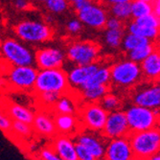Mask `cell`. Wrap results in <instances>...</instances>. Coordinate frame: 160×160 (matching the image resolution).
<instances>
[{"label":"cell","instance_id":"obj_45","mask_svg":"<svg viewBox=\"0 0 160 160\" xmlns=\"http://www.w3.org/2000/svg\"><path fill=\"white\" fill-rule=\"evenodd\" d=\"M152 160H160V151L152 157Z\"/></svg>","mask_w":160,"mask_h":160},{"label":"cell","instance_id":"obj_35","mask_svg":"<svg viewBox=\"0 0 160 160\" xmlns=\"http://www.w3.org/2000/svg\"><path fill=\"white\" fill-rule=\"evenodd\" d=\"M134 20L141 25L160 29V17L157 16L155 12H152V13L148 14V16L139 18L134 19Z\"/></svg>","mask_w":160,"mask_h":160},{"label":"cell","instance_id":"obj_5","mask_svg":"<svg viewBox=\"0 0 160 160\" xmlns=\"http://www.w3.org/2000/svg\"><path fill=\"white\" fill-rule=\"evenodd\" d=\"M70 90L67 72L63 68L38 69L34 90L36 94L42 92H58L64 94Z\"/></svg>","mask_w":160,"mask_h":160},{"label":"cell","instance_id":"obj_3","mask_svg":"<svg viewBox=\"0 0 160 160\" xmlns=\"http://www.w3.org/2000/svg\"><path fill=\"white\" fill-rule=\"evenodd\" d=\"M16 37L29 44H41L50 41L54 37V31L45 21L24 19L12 27Z\"/></svg>","mask_w":160,"mask_h":160},{"label":"cell","instance_id":"obj_16","mask_svg":"<svg viewBox=\"0 0 160 160\" xmlns=\"http://www.w3.org/2000/svg\"><path fill=\"white\" fill-rule=\"evenodd\" d=\"M105 159L108 160H132L134 153L128 136L108 140Z\"/></svg>","mask_w":160,"mask_h":160},{"label":"cell","instance_id":"obj_4","mask_svg":"<svg viewBox=\"0 0 160 160\" xmlns=\"http://www.w3.org/2000/svg\"><path fill=\"white\" fill-rule=\"evenodd\" d=\"M1 57L4 65L22 66L36 64V52L14 38H5L1 42Z\"/></svg>","mask_w":160,"mask_h":160},{"label":"cell","instance_id":"obj_8","mask_svg":"<svg viewBox=\"0 0 160 160\" xmlns=\"http://www.w3.org/2000/svg\"><path fill=\"white\" fill-rule=\"evenodd\" d=\"M130 132H138L158 126L160 109H152L132 104L125 110Z\"/></svg>","mask_w":160,"mask_h":160},{"label":"cell","instance_id":"obj_12","mask_svg":"<svg viewBox=\"0 0 160 160\" xmlns=\"http://www.w3.org/2000/svg\"><path fill=\"white\" fill-rule=\"evenodd\" d=\"M73 138L76 143H80L88 149L95 160L105 159L108 139L102 134V132L82 128Z\"/></svg>","mask_w":160,"mask_h":160},{"label":"cell","instance_id":"obj_26","mask_svg":"<svg viewBox=\"0 0 160 160\" xmlns=\"http://www.w3.org/2000/svg\"><path fill=\"white\" fill-rule=\"evenodd\" d=\"M35 133L32 124H28L22 121L13 120L11 132L7 134L12 140H26L28 141Z\"/></svg>","mask_w":160,"mask_h":160},{"label":"cell","instance_id":"obj_1","mask_svg":"<svg viewBox=\"0 0 160 160\" xmlns=\"http://www.w3.org/2000/svg\"><path fill=\"white\" fill-rule=\"evenodd\" d=\"M111 89L130 91L144 81L141 64L129 60L128 58L120 59L110 65Z\"/></svg>","mask_w":160,"mask_h":160},{"label":"cell","instance_id":"obj_44","mask_svg":"<svg viewBox=\"0 0 160 160\" xmlns=\"http://www.w3.org/2000/svg\"><path fill=\"white\" fill-rule=\"evenodd\" d=\"M153 5H154V12L160 17V0H154Z\"/></svg>","mask_w":160,"mask_h":160},{"label":"cell","instance_id":"obj_30","mask_svg":"<svg viewBox=\"0 0 160 160\" xmlns=\"http://www.w3.org/2000/svg\"><path fill=\"white\" fill-rule=\"evenodd\" d=\"M156 49V42L151 41L147 44L141 45L134 50L127 53V58L133 62H136L138 63H141L146 58L151 55L154 50Z\"/></svg>","mask_w":160,"mask_h":160},{"label":"cell","instance_id":"obj_40","mask_svg":"<svg viewBox=\"0 0 160 160\" xmlns=\"http://www.w3.org/2000/svg\"><path fill=\"white\" fill-rule=\"evenodd\" d=\"M76 152L78 160H95L90 151L80 143H76Z\"/></svg>","mask_w":160,"mask_h":160},{"label":"cell","instance_id":"obj_13","mask_svg":"<svg viewBox=\"0 0 160 160\" xmlns=\"http://www.w3.org/2000/svg\"><path fill=\"white\" fill-rule=\"evenodd\" d=\"M129 133L130 129L128 127L126 112L121 109L109 112L102 134L108 140H109L123 136H128Z\"/></svg>","mask_w":160,"mask_h":160},{"label":"cell","instance_id":"obj_42","mask_svg":"<svg viewBox=\"0 0 160 160\" xmlns=\"http://www.w3.org/2000/svg\"><path fill=\"white\" fill-rule=\"evenodd\" d=\"M13 6L18 11H27L31 8L30 0H14Z\"/></svg>","mask_w":160,"mask_h":160},{"label":"cell","instance_id":"obj_48","mask_svg":"<svg viewBox=\"0 0 160 160\" xmlns=\"http://www.w3.org/2000/svg\"><path fill=\"white\" fill-rule=\"evenodd\" d=\"M156 82H157V83H158V84L160 85V77H159V79H158V80L156 81Z\"/></svg>","mask_w":160,"mask_h":160},{"label":"cell","instance_id":"obj_49","mask_svg":"<svg viewBox=\"0 0 160 160\" xmlns=\"http://www.w3.org/2000/svg\"><path fill=\"white\" fill-rule=\"evenodd\" d=\"M157 128L160 129V120H159V123H158V126H157Z\"/></svg>","mask_w":160,"mask_h":160},{"label":"cell","instance_id":"obj_51","mask_svg":"<svg viewBox=\"0 0 160 160\" xmlns=\"http://www.w3.org/2000/svg\"><path fill=\"white\" fill-rule=\"evenodd\" d=\"M30 1H32V0H30Z\"/></svg>","mask_w":160,"mask_h":160},{"label":"cell","instance_id":"obj_32","mask_svg":"<svg viewBox=\"0 0 160 160\" xmlns=\"http://www.w3.org/2000/svg\"><path fill=\"white\" fill-rule=\"evenodd\" d=\"M122 103L123 101L121 100V98L117 94L113 93L111 90L108 94H106L103 97V99L100 101V104L108 112L120 109L122 108Z\"/></svg>","mask_w":160,"mask_h":160},{"label":"cell","instance_id":"obj_38","mask_svg":"<svg viewBox=\"0 0 160 160\" xmlns=\"http://www.w3.org/2000/svg\"><path fill=\"white\" fill-rule=\"evenodd\" d=\"M13 120L10 117V116L4 111H1V115H0V128L4 132L5 135H7L12 129Z\"/></svg>","mask_w":160,"mask_h":160},{"label":"cell","instance_id":"obj_24","mask_svg":"<svg viewBox=\"0 0 160 160\" xmlns=\"http://www.w3.org/2000/svg\"><path fill=\"white\" fill-rule=\"evenodd\" d=\"M126 31L143 38H146L154 42H157L160 38V29L141 25L137 23L134 19H132L127 23Z\"/></svg>","mask_w":160,"mask_h":160},{"label":"cell","instance_id":"obj_17","mask_svg":"<svg viewBox=\"0 0 160 160\" xmlns=\"http://www.w3.org/2000/svg\"><path fill=\"white\" fill-rule=\"evenodd\" d=\"M99 66H100L99 62L84 64V65L74 64L73 67H71L68 71H66L71 90L76 91L82 88V86L95 73Z\"/></svg>","mask_w":160,"mask_h":160},{"label":"cell","instance_id":"obj_34","mask_svg":"<svg viewBox=\"0 0 160 160\" xmlns=\"http://www.w3.org/2000/svg\"><path fill=\"white\" fill-rule=\"evenodd\" d=\"M43 5L49 12L54 14H62L71 6L68 0H46Z\"/></svg>","mask_w":160,"mask_h":160},{"label":"cell","instance_id":"obj_31","mask_svg":"<svg viewBox=\"0 0 160 160\" xmlns=\"http://www.w3.org/2000/svg\"><path fill=\"white\" fill-rule=\"evenodd\" d=\"M152 12H154L153 2L146 1V0H132V19H137L139 18L148 16Z\"/></svg>","mask_w":160,"mask_h":160},{"label":"cell","instance_id":"obj_39","mask_svg":"<svg viewBox=\"0 0 160 160\" xmlns=\"http://www.w3.org/2000/svg\"><path fill=\"white\" fill-rule=\"evenodd\" d=\"M126 26L127 23L125 21L113 16H109L106 24L107 29H112V30H126Z\"/></svg>","mask_w":160,"mask_h":160},{"label":"cell","instance_id":"obj_47","mask_svg":"<svg viewBox=\"0 0 160 160\" xmlns=\"http://www.w3.org/2000/svg\"><path fill=\"white\" fill-rule=\"evenodd\" d=\"M37 1H38V2H39V3H42V4H43V3H44V2L46 1V0H37Z\"/></svg>","mask_w":160,"mask_h":160},{"label":"cell","instance_id":"obj_21","mask_svg":"<svg viewBox=\"0 0 160 160\" xmlns=\"http://www.w3.org/2000/svg\"><path fill=\"white\" fill-rule=\"evenodd\" d=\"M111 90L110 85H97L81 88L77 91H73L77 96L79 102L82 103H100L103 97Z\"/></svg>","mask_w":160,"mask_h":160},{"label":"cell","instance_id":"obj_15","mask_svg":"<svg viewBox=\"0 0 160 160\" xmlns=\"http://www.w3.org/2000/svg\"><path fill=\"white\" fill-rule=\"evenodd\" d=\"M32 126L35 133L41 137L53 139L59 134L55 123V112L53 109L40 108V109L36 112Z\"/></svg>","mask_w":160,"mask_h":160},{"label":"cell","instance_id":"obj_20","mask_svg":"<svg viewBox=\"0 0 160 160\" xmlns=\"http://www.w3.org/2000/svg\"><path fill=\"white\" fill-rule=\"evenodd\" d=\"M143 79L145 82H156L160 77V52L156 48L141 63Z\"/></svg>","mask_w":160,"mask_h":160},{"label":"cell","instance_id":"obj_29","mask_svg":"<svg viewBox=\"0 0 160 160\" xmlns=\"http://www.w3.org/2000/svg\"><path fill=\"white\" fill-rule=\"evenodd\" d=\"M152 40H150L146 38H143V37L134 35L132 33L127 32L124 36L121 48H122L123 52H125L127 54V53L134 50L135 48H137L141 45L147 44V43H149Z\"/></svg>","mask_w":160,"mask_h":160},{"label":"cell","instance_id":"obj_41","mask_svg":"<svg viewBox=\"0 0 160 160\" xmlns=\"http://www.w3.org/2000/svg\"><path fill=\"white\" fill-rule=\"evenodd\" d=\"M71 7L75 10V12L82 9L86 5H88L89 3L92 2V0H68Z\"/></svg>","mask_w":160,"mask_h":160},{"label":"cell","instance_id":"obj_2","mask_svg":"<svg viewBox=\"0 0 160 160\" xmlns=\"http://www.w3.org/2000/svg\"><path fill=\"white\" fill-rule=\"evenodd\" d=\"M2 73V81H5L6 85L11 87V89L26 93L35 90L38 73V68L35 65H5Z\"/></svg>","mask_w":160,"mask_h":160},{"label":"cell","instance_id":"obj_11","mask_svg":"<svg viewBox=\"0 0 160 160\" xmlns=\"http://www.w3.org/2000/svg\"><path fill=\"white\" fill-rule=\"evenodd\" d=\"M76 13L78 18L84 26L95 30L106 28L108 18H109V11H108L103 5L94 1L77 11Z\"/></svg>","mask_w":160,"mask_h":160},{"label":"cell","instance_id":"obj_14","mask_svg":"<svg viewBox=\"0 0 160 160\" xmlns=\"http://www.w3.org/2000/svg\"><path fill=\"white\" fill-rule=\"evenodd\" d=\"M66 59V52L59 47H42L36 51V66L38 69L62 68Z\"/></svg>","mask_w":160,"mask_h":160},{"label":"cell","instance_id":"obj_37","mask_svg":"<svg viewBox=\"0 0 160 160\" xmlns=\"http://www.w3.org/2000/svg\"><path fill=\"white\" fill-rule=\"evenodd\" d=\"M83 24L82 22L77 18H72L70 19L67 23H66V30L70 35L76 36L78 34H80L83 28Z\"/></svg>","mask_w":160,"mask_h":160},{"label":"cell","instance_id":"obj_18","mask_svg":"<svg viewBox=\"0 0 160 160\" xmlns=\"http://www.w3.org/2000/svg\"><path fill=\"white\" fill-rule=\"evenodd\" d=\"M74 138L65 134H58L52 139L51 146L61 160H78L76 142Z\"/></svg>","mask_w":160,"mask_h":160},{"label":"cell","instance_id":"obj_19","mask_svg":"<svg viewBox=\"0 0 160 160\" xmlns=\"http://www.w3.org/2000/svg\"><path fill=\"white\" fill-rule=\"evenodd\" d=\"M55 123L59 134L75 136L82 128L77 114L55 113Z\"/></svg>","mask_w":160,"mask_h":160},{"label":"cell","instance_id":"obj_10","mask_svg":"<svg viewBox=\"0 0 160 160\" xmlns=\"http://www.w3.org/2000/svg\"><path fill=\"white\" fill-rule=\"evenodd\" d=\"M132 104L152 109H160V85L143 81L129 91Z\"/></svg>","mask_w":160,"mask_h":160},{"label":"cell","instance_id":"obj_6","mask_svg":"<svg viewBox=\"0 0 160 160\" xmlns=\"http://www.w3.org/2000/svg\"><path fill=\"white\" fill-rule=\"evenodd\" d=\"M128 138L134 159H152L160 151V129L157 127L143 132H130Z\"/></svg>","mask_w":160,"mask_h":160},{"label":"cell","instance_id":"obj_27","mask_svg":"<svg viewBox=\"0 0 160 160\" xmlns=\"http://www.w3.org/2000/svg\"><path fill=\"white\" fill-rule=\"evenodd\" d=\"M126 30H112V29L106 28L103 38L106 45L108 48L112 50H117L122 46Z\"/></svg>","mask_w":160,"mask_h":160},{"label":"cell","instance_id":"obj_7","mask_svg":"<svg viewBox=\"0 0 160 160\" xmlns=\"http://www.w3.org/2000/svg\"><path fill=\"white\" fill-rule=\"evenodd\" d=\"M67 60L75 65H84L98 62L101 56V46L93 40H73L66 48Z\"/></svg>","mask_w":160,"mask_h":160},{"label":"cell","instance_id":"obj_28","mask_svg":"<svg viewBox=\"0 0 160 160\" xmlns=\"http://www.w3.org/2000/svg\"><path fill=\"white\" fill-rule=\"evenodd\" d=\"M109 14L115 18H118L121 20L128 23L132 19V1L129 2H123L117 3L109 6Z\"/></svg>","mask_w":160,"mask_h":160},{"label":"cell","instance_id":"obj_36","mask_svg":"<svg viewBox=\"0 0 160 160\" xmlns=\"http://www.w3.org/2000/svg\"><path fill=\"white\" fill-rule=\"evenodd\" d=\"M38 158L42 160H60L59 155L57 154L56 151L53 149L52 146H47L42 148L37 155Z\"/></svg>","mask_w":160,"mask_h":160},{"label":"cell","instance_id":"obj_22","mask_svg":"<svg viewBox=\"0 0 160 160\" xmlns=\"http://www.w3.org/2000/svg\"><path fill=\"white\" fill-rule=\"evenodd\" d=\"M2 110H4L12 120L22 121L28 124L33 123L36 115V113L30 108L17 103H12V102L5 103V106L2 107Z\"/></svg>","mask_w":160,"mask_h":160},{"label":"cell","instance_id":"obj_33","mask_svg":"<svg viewBox=\"0 0 160 160\" xmlns=\"http://www.w3.org/2000/svg\"><path fill=\"white\" fill-rule=\"evenodd\" d=\"M62 95V94L58 92H42L37 94V98L38 104L40 105V108L53 109L58 100L60 99Z\"/></svg>","mask_w":160,"mask_h":160},{"label":"cell","instance_id":"obj_23","mask_svg":"<svg viewBox=\"0 0 160 160\" xmlns=\"http://www.w3.org/2000/svg\"><path fill=\"white\" fill-rule=\"evenodd\" d=\"M77 103H79L77 96L73 91L70 90L69 92L64 93L60 97L55 107L53 108V111L55 113L77 114L79 108Z\"/></svg>","mask_w":160,"mask_h":160},{"label":"cell","instance_id":"obj_25","mask_svg":"<svg viewBox=\"0 0 160 160\" xmlns=\"http://www.w3.org/2000/svg\"><path fill=\"white\" fill-rule=\"evenodd\" d=\"M110 82H111L110 65H108L106 63H102V64L100 63L99 68L88 79V81L82 86V88H85V87H90V86H97V85H110Z\"/></svg>","mask_w":160,"mask_h":160},{"label":"cell","instance_id":"obj_50","mask_svg":"<svg viewBox=\"0 0 160 160\" xmlns=\"http://www.w3.org/2000/svg\"><path fill=\"white\" fill-rule=\"evenodd\" d=\"M146 1H152V2H153L154 0H146Z\"/></svg>","mask_w":160,"mask_h":160},{"label":"cell","instance_id":"obj_46","mask_svg":"<svg viewBox=\"0 0 160 160\" xmlns=\"http://www.w3.org/2000/svg\"><path fill=\"white\" fill-rule=\"evenodd\" d=\"M156 48L159 50V52H160V41H157L156 42Z\"/></svg>","mask_w":160,"mask_h":160},{"label":"cell","instance_id":"obj_43","mask_svg":"<svg viewBox=\"0 0 160 160\" xmlns=\"http://www.w3.org/2000/svg\"><path fill=\"white\" fill-rule=\"evenodd\" d=\"M129 1H132V0H102V2L104 4H106L107 6H111L114 4H117V3H123V2H129Z\"/></svg>","mask_w":160,"mask_h":160},{"label":"cell","instance_id":"obj_9","mask_svg":"<svg viewBox=\"0 0 160 160\" xmlns=\"http://www.w3.org/2000/svg\"><path fill=\"white\" fill-rule=\"evenodd\" d=\"M108 113L100 103H82L79 105L77 115L82 128L102 132L107 123Z\"/></svg>","mask_w":160,"mask_h":160}]
</instances>
